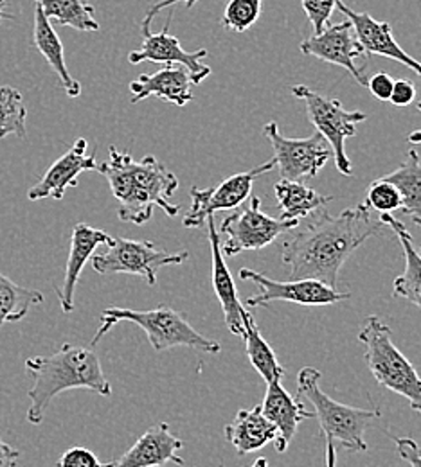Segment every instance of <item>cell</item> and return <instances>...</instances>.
<instances>
[{
  "label": "cell",
  "mask_w": 421,
  "mask_h": 467,
  "mask_svg": "<svg viewBox=\"0 0 421 467\" xmlns=\"http://www.w3.org/2000/svg\"><path fill=\"white\" fill-rule=\"evenodd\" d=\"M415 99H416V87H415L413 81H409V79L395 81L393 94H391V99H389L395 107H398V109L409 107Z\"/></svg>",
  "instance_id": "cell-36"
},
{
  "label": "cell",
  "mask_w": 421,
  "mask_h": 467,
  "mask_svg": "<svg viewBox=\"0 0 421 467\" xmlns=\"http://www.w3.org/2000/svg\"><path fill=\"white\" fill-rule=\"evenodd\" d=\"M274 168H276V161L272 159L248 171L229 176L215 187H209V189L191 187V192H189L191 209L185 213L182 225L185 229H200L205 225V220L209 216H215L220 211L238 209L250 198L254 180L272 171Z\"/></svg>",
  "instance_id": "cell-11"
},
{
  "label": "cell",
  "mask_w": 421,
  "mask_h": 467,
  "mask_svg": "<svg viewBox=\"0 0 421 467\" xmlns=\"http://www.w3.org/2000/svg\"><path fill=\"white\" fill-rule=\"evenodd\" d=\"M51 24L67 26L76 31H100L96 9L85 0H35Z\"/></svg>",
  "instance_id": "cell-28"
},
{
  "label": "cell",
  "mask_w": 421,
  "mask_h": 467,
  "mask_svg": "<svg viewBox=\"0 0 421 467\" xmlns=\"http://www.w3.org/2000/svg\"><path fill=\"white\" fill-rule=\"evenodd\" d=\"M393 87H395V79L385 72H378L367 78V88L378 101H389L393 94Z\"/></svg>",
  "instance_id": "cell-35"
},
{
  "label": "cell",
  "mask_w": 421,
  "mask_h": 467,
  "mask_svg": "<svg viewBox=\"0 0 421 467\" xmlns=\"http://www.w3.org/2000/svg\"><path fill=\"white\" fill-rule=\"evenodd\" d=\"M100 329L92 338V348L100 344V340L120 322H132L139 326L153 350L174 349V348H191L205 354H218L220 344L213 342L200 335L185 318V315L168 306H159L148 311L126 309V307H107L100 317Z\"/></svg>",
  "instance_id": "cell-4"
},
{
  "label": "cell",
  "mask_w": 421,
  "mask_h": 467,
  "mask_svg": "<svg viewBox=\"0 0 421 467\" xmlns=\"http://www.w3.org/2000/svg\"><path fill=\"white\" fill-rule=\"evenodd\" d=\"M26 370L35 381L27 392L31 400L27 420L35 426L42 424L51 401L65 390L85 389L103 398L112 396V387L103 372L98 354L87 348L65 344L49 356L27 358Z\"/></svg>",
  "instance_id": "cell-3"
},
{
  "label": "cell",
  "mask_w": 421,
  "mask_h": 467,
  "mask_svg": "<svg viewBox=\"0 0 421 467\" xmlns=\"http://www.w3.org/2000/svg\"><path fill=\"white\" fill-rule=\"evenodd\" d=\"M268 466V461H267V459H265V457H259V459H258V461H256V462H254V464H252V466H248V467H267ZM220 467H224V464H220Z\"/></svg>",
  "instance_id": "cell-43"
},
{
  "label": "cell",
  "mask_w": 421,
  "mask_h": 467,
  "mask_svg": "<svg viewBox=\"0 0 421 467\" xmlns=\"http://www.w3.org/2000/svg\"><path fill=\"white\" fill-rule=\"evenodd\" d=\"M177 2H184L189 9L191 7H195V4L198 2V0H161V2H157V4H153L150 9H148V13H146V16H144V20H142V24H152V20H153V16L157 15V13H161L164 7H170V5H175Z\"/></svg>",
  "instance_id": "cell-39"
},
{
  "label": "cell",
  "mask_w": 421,
  "mask_h": 467,
  "mask_svg": "<svg viewBox=\"0 0 421 467\" xmlns=\"http://www.w3.org/2000/svg\"><path fill=\"white\" fill-rule=\"evenodd\" d=\"M319 381L321 372L317 368L302 367L298 374V400H304L313 407L319 428L328 442H337L342 450L352 453H365L369 446L363 441V433L376 419H380V410L342 405L324 394Z\"/></svg>",
  "instance_id": "cell-5"
},
{
  "label": "cell",
  "mask_w": 421,
  "mask_h": 467,
  "mask_svg": "<svg viewBox=\"0 0 421 467\" xmlns=\"http://www.w3.org/2000/svg\"><path fill=\"white\" fill-rule=\"evenodd\" d=\"M337 464V451H335V444L326 441V467H335Z\"/></svg>",
  "instance_id": "cell-40"
},
{
  "label": "cell",
  "mask_w": 421,
  "mask_h": 467,
  "mask_svg": "<svg viewBox=\"0 0 421 467\" xmlns=\"http://www.w3.org/2000/svg\"><path fill=\"white\" fill-rule=\"evenodd\" d=\"M27 109L20 90L13 87H0V139L16 135L18 139L27 137L26 128Z\"/></svg>",
  "instance_id": "cell-30"
},
{
  "label": "cell",
  "mask_w": 421,
  "mask_h": 467,
  "mask_svg": "<svg viewBox=\"0 0 421 467\" xmlns=\"http://www.w3.org/2000/svg\"><path fill=\"white\" fill-rule=\"evenodd\" d=\"M385 229L373 220L371 209L361 203L332 216L324 207L311 213L306 222L292 229L283 243V263L290 268V281H319L330 288L339 283V272L350 255Z\"/></svg>",
  "instance_id": "cell-1"
},
{
  "label": "cell",
  "mask_w": 421,
  "mask_h": 467,
  "mask_svg": "<svg viewBox=\"0 0 421 467\" xmlns=\"http://www.w3.org/2000/svg\"><path fill=\"white\" fill-rule=\"evenodd\" d=\"M413 223H416V225H418V227H421V214H420V216H418V218H413ZM418 252H420V255H421V250H418Z\"/></svg>",
  "instance_id": "cell-44"
},
{
  "label": "cell",
  "mask_w": 421,
  "mask_h": 467,
  "mask_svg": "<svg viewBox=\"0 0 421 467\" xmlns=\"http://www.w3.org/2000/svg\"><path fill=\"white\" fill-rule=\"evenodd\" d=\"M395 446L402 461H405L411 467H421V450L416 441L409 437H396Z\"/></svg>",
  "instance_id": "cell-37"
},
{
  "label": "cell",
  "mask_w": 421,
  "mask_h": 467,
  "mask_svg": "<svg viewBox=\"0 0 421 467\" xmlns=\"http://www.w3.org/2000/svg\"><path fill=\"white\" fill-rule=\"evenodd\" d=\"M365 363L374 381L387 390L409 400L411 409L421 413V378L416 367L393 342V333L382 318L371 315L359 333Z\"/></svg>",
  "instance_id": "cell-6"
},
{
  "label": "cell",
  "mask_w": 421,
  "mask_h": 467,
  "mask_svg": "<svg viewBox=\"0 0 421 467\" xmlns=\"http://www.w3.org/2000/svg\"><path fill=\"white\" fill-rule=\"evenodd\" d=\"M418 110L421 112V101L418 103ZM407 140H409L411 144H421V128L420 130H416V131H413V133L407 137Z\"/></svg>",
  "instance_id": "cell-42"
},
{
  "label": "cell",
  "mask_w": 421,
  "mask_h": 467,
  "mask_svg": "<svg viewBox=\"0 0 421 467\" xmlns=\"http://www.w3.org/2000/svg\"><path fill=\"white\" fill-rule=\"evenodd\" d=\"M132 103H139L146 98L164 99L179 109L193 101L191 78L181 65H164L153 74H141L130 83Z\"/></svg>",
  "instance_id": "cell-21"
},
{
  "label": "cell",
  "mask_w": 421,
  "mask_h": 467,
  "mask_svg": "<svg viewBox=\"0 0 421 467\" xmlns=\"http://www.w3.org/2000/svg\"><path fill=\"white\" fill-rule=\"evenodd\" d=\"M301 53L306 57L321 59L324 63L346 68L359 85L367 87L365 68L355 65V59L365 58L367 55L362 49L361 42L357 40V35L350 20L328 26L321 35L306 38L301 44Z\"/></svg>",
  "instance_id": "cell-14"
},
{
  "label": "cell",
  "mask_w": 421,
  "mask_h": 467,
  "mask_svg": "<svg viewBox=\"0 0 421 467\" xmlns=\"http://www.w3.org/2000/svg\"><path fill=\"white\" fill-rule=\"evenodd\" d=\"M182 448L184 442L163 422L146 430L124 455L105 467H163L168 462L184 466Z\"/></svg>",
  "instance_id": "cell-17"
},
{
  "label": "cell",
  "mask_w": 421,
  "mask_h": 467,
  "mask_svg": "<svg viewBox=\"0 0 421 467\" xmlns=\"http://www.w3.org/2000/svg\"><path fill=\"white\" fill-rule=\"evenodd\" d=\"M337 9L348 16V20L353 26V31L357 35V40L361 42L362 49L365 55H376L384 58L395 59L411 70H415L421 78V63L413 58L400 47L396 38L393 36L391 26L387 22H378L369 13H359L348 7L342 0L337 2Z\"/></svg>",
  "instance_id": "cell-16"
},
{
  "label": "cell",
  "mask_w": 421,
  "mask_h": 467,
  "mask_svg": "<svg viewBox=\"0 0 421 467\" xmlns=\"http://www.w3.org/2000/svg\"><path fill=\"white\" fill-rule=\"evenodd\" d=\"M261 4L263 0H229L222 26L233 33H245L248 31L261 16Z\"/></svg>",
  "instance_id": "cell-31"
},
{
  "label": "cell",
  "mask_w": 421,
  "mask_h": 467,
  "mask_svg": "<svg viewBox=\"0 0 421 467\" xmlns=\"http://www.w3.org/2000/svg\"><path fill=\"white\" fill-rule=\"evenodd\" d=\"M380 222L385 227H391L393 233L398 235L402 248H404V255H405V270L400 277L395 279L393 285V296L395 298H405L409 302H413L415 306H418L421 309V255L418 248L415 246V241L411 237L409 231L405 229V225L393 218V214H382Z\"/></svg>",
  "instance_id": "cell-24"
},
{
  "label": "cell",
  "mask_w": 421,
  "mask_h": 467,
  "mask_svg": "<svg viewBox=\"0 0 421 467\" xmlns=\"http://www.w3.org/2000/svg\"><path fill=\"white\" fill-rule=\"evenodd\" d=\"M263 133L274 148V161L279 168L281 180L302 182L315 178L333 157L330 144L317 131L306 139H289L281 135L278 122L270 120L263 128Z\"/></svg>",
  "instance_id": "cell-10"
},
{
  "label": "cell",
  "mask_w": 421,
  "mask_h": 467,
  "mask_svg": "<svg viewBox=\"0 0 421 467\" xmlns=\"http://www.w3.org/2000/svg\"><path fill=\"white\" fill-rule=\"evenodd\" d=\"M42 302V292L24 288L0 274V329L9 322H20L31 307Z\"/></svg>",
  "instance_id": "cell-29"
},
{
  "label": "cell",
  "mask_w": 421,
  "mask_h": 467,
  "mask_svg": "<svg viewBox=\"0 0 421 467\" xmlns=\"http://www.w3.org/2000/svg\"><path fill=\"white\" fill-rule=\"evenodd\" d=\"M241 338L245 340V349H247V356H248L252 367L263 378V381L265 383L281 381V378L285 376V368L278 361L276 352L261 337L259 327L250 311H247L243 317V337Z\"/></svg>",
  "instance_id": "cell-26"
},
{
  "label": "cell",
  "mask_w": 421,
  "mask_h": 467,
  "mask_svg": "<svg viewBox=\"0 0 421 467\" xmlns=\"http://www.w3.org/2000/svg\"><path fill=\"white\" fill-rule=\"evenodd\" d=\"M7 7H9V0H0V24H2V20H13L15 18L13 13L7 11Z\"/></svg>",
  "instance_id": "cell-41"
},
{
  "label": "cell",
  "mask_w": 421,
  "mask_h": 467,
  "mask_svg": "<svg viewBox=\"0 0 421 467\" xmlns=\"http://www.w3.org/2000/svg\"><path fill=\"white\" fill-rule=\"evenodd\" d=\"M238 275L241 281H250L259 288V292L250 295L245 300V307H259L270 302H292L300 306H330L348 300L352 296L350 293L337 292L335 288H330L311 279L281 283L248 268H241Z\"/></svg>",
  "instance_id": "cell-12"
},
{
  "label": "cell",
  "mask_w": 421,
  "mask_h": 467,
  "mask_svg": "<svg viewBox=\"0 0 421 467\" xmlns=\"http://www.w3.org/2000/svg\"><path fill=\"white\" fill-rule=\"evenodd\" d=\"M274 192L281 209L279 220L283 222H301L302 218H308L311 213L333 202V196H324L302 182L279 180Z\"/></svg>",
  "instance_id": "cell-25"
},
{
  "label": "cell",
  "mask_w": 421,
  "mask_h": 467,
  "mask_svg": "<svg viewBox=\"0 0 421 467\" xmlns=\"http://www.w3.org/2000/svg\"><path fill=\"white\" fill-rule=\"evenodd\" d=\"M337 2L339 0H301L302 9L313 27V35H321L328 27Z\"/></svg>",
  "instance_id": "cell-33"
},
{
  "label": "cell",
  "mask_w": 421,
  "mask_h": 467,
  "mask_svg": "<svg viewBox=\"0 0 421 467\" xmlns=\"http://www.w3.org/2000/svg\"><path fill=\"white\" fill-rule=\"evenodd\" d=\"M207 233H209V243H211V257H213V288L222 304L226 326L227 329L237 335L243 337V317L247 313V307L241 304L238 296V288L233 281V275L226 265V255L222 254V243H220V233L216 229L215 216H209L205 220Z\"/></svg>",
  "instance_id": "cell-19"
},
{
  "label": "cell",
  "mask_w": 421,
  "mask_h": 467,
  "mask_svg": "<svg viewBox=\"0 0 421 467\" xmlns=\"http://www.w3.org/2000/svg\"><path fill=\"white\" fill-rule=\"evenodd\" d=\"M298 225L300 222L270 218L261 211V200L250 194V198L220 225V233L227 235L226 243L222 244V254L235 257L241 252L263 250L281 234L290 233Z\"/></svg>",
  "instance_id": "cell-9"
},
{
  "label": "cell",
  "mask_w": 421,
  "mask_h": 467,
  "mask_svg": "<svg viewBox=\"0 0 421 467\" xmlns=\"http://www.w3.org/2000/svg\"><path fill=\"white\" fill-rule=\"evenodd\" d=\"M87 139H78L72 148L42 176V180L29 189L27 198L31 202L44 198L63 200L67 189L78 185V176L85 171H98L96 155H87Z\"/></svg>",
  "instance_id": "cell-15"
},
{
  "label": "cell",
  "mask_w": 421,
  "mask_h": 467,
  "mask_svg": "<svg viewBox=\"0 0 421 467\" xmlns=\"http://www.w3.org/2000/svg\"><path fill=\"white\" fill-rule=\"evenodd\" d=\"M290 92L294 98L304 101L310 122L333 151L337 170L342 175H353L350 157L346 155V140L355 137L357 124L363 122L367 116L363 112L346 110L339 99H328L306 85H294Z\"/></svg>",
  "instance_id": "cell-7"
},
{
  "label": "cell",
  "mask_w": 421,
  "mask_h": 467,
  "mask_svg": "<svg viewBox=\"0 0 421 467\" xmlns=\"http://www.w3.org/2000/svg\"><path fill=\"white\" fill-rule=\"evenodd\" d=\"M224 433H226V441L235 446L240 457L250 451L261 450L263 446L278 439V430L263 415L261 405L250 410H240L233 419V422L227 424Z\"/></svg>",
  "instance_id": "cell-22"
},
{
  "label": "cell",
  "mask_w": 421,
  "mask_h": 467,
  "mask_svg": "<svg viewBox=\"0 0 421 467\" xmlns=\"http://www.w3.org/2000/svg\"><path fill=\"white\" fill-rule=\"evenodd\" d=\"M189 259L185 250L170 254L159 250L152 241H130L114 237L112 246L105 254L92 255V268L101 275L130 274L142 277L150 286L157 285V272L163 266L184 265Z\"/></svg>",
  "instance_id": "cell-8"
},
{
  "label": "cell",
  "mask_w": 421,
  "mask_h": 467,
  "mask_svg": "<svg viewBox=\"0 0 421 467\" xmlns=\"http://www.w3.org/2000/svg\"><path fill=\"white\" fill-rule=\"evenodd\" d=\"M33 44L38 49V53L47 59L51 68L55 70L57 78L60 79L61 88L67 92V96L78 98L81 94V85L70 76L67 63H65V53H63L60 36L57 35L53 24L46 18V15L38 4H35Z\"/></svg>",
  "instance_id": "cell-23"
},
{
  "label": "cell",
  "mask_w": 421,
  "mask_h": 467,
  "mask_svg": "<svg viewBox=\"0 0 421 467\" xmlns=\"http://www.w3.org/2000/svg\"><path fill=\"white\" fill-rule=\"evenodd\" d=\"M382 180L400 192L402 213L418 218L421 214V161L418 153L411 150L407 159L393 173L382 176Z\"/></svg>",
  "instance_id": "cell-27"
},
{
  "label": "cell",
  "mask_w": 421,
  "mask_h": 467,
  "mask_svg": "<svg viewBox=\"0 0 421 467\" xmlns=\"http://www.w3.org/2000/svg\"><path fill=\"white\" fill-rule=\"evenodd\" d=\"M58 467H105L87 448H70L61 455Z\"/></svg>",
  "instance_id": "cell-34"
},
{
  "label": "cell",
  "mask_w": 421,
  "mask_h": 467,
  "mask_svg": "<svg viewBox=\"0 0 421 467\" xmlns=\"http://www.w3.org/2000/svg\"><path fill=\"white\" fill-rule=\"evenodd\" d=\"M172 15L168 16V22L161 33H152V24H142V46L137 51H132L128 61L132 65L141 61H153L163 65H181L191 78V83L200 85L207 76H211V68L207 65H202V59L207 58L205 49H198L195 53L182 49L181 42L177 36L170 35L172 26Z\"/></svg>",
  "instance_id": "cell-13"
},
{
  "label": "cell",
  "mask_w": 421,
  "mask_h": 467,
  "mask_svg": "<svg viewBox=\"0 0 421 467\" xmlns=\"http://www.w3.org/2000/svg\"><path fill=\"white\" fill-rule=\"evenodd\" d=\"M114 237L105 231L94 229L87 223H78L72 231L70 237V252L67 259V268H65V277L61 286H57V295L60 298L61 309L63 313H70L74 309V292L79 281V275L87 265V261L92 257L96 248L100 244H109L112 246Z\"/></svg>",
  "instance_id": "cell-18"
},
{
  "label": "cell",
  "mask_w": 421,
  "mask_h": 467,
  "mask_svg": "<svg viewBox=\"0 0 421 467\" xmlns=\"http://www.w3.org/2000/svg\"><path fill=\"white\" fill-rule=\"evenodd\" d=\"M365 205L376 213L393 214L395 211H402V196L391 183L378 178L367 189Z\"/></svg>",
  "instance_id": "cell-32"
},
{
  "label": "cell",
  "mask_w": 421,
  "mask_h": 467,
  "mask_svg": "<svg viewBox=\"0 0 421 467\" xmlns=\"http://www.w3.org/2000/svg\"><path fill=\"white\" fill-rule=\"evenodd\" d=\"M263 415L276 426L278 439L274 441V448L278 453H285L298 433L302 420L313 419V411H306L301 401L292 398L281 385V381L267 383L265 401L261 405Z\"/></svg>",
  "instance_id": "cell-20"
},
{
  "label": "cell",
  "mask_w": 421,
  "mask_h": 467,
  "mask_svg": "<svg viewBox=\"0 0 421 467\" xmlns=\"http://www.w3.org/2000/svg\"><path fill=\"white\" fill-rule=\"evenodd\" d=\"M107 162L98 164V171L109 180L114 198L120 202L121 222L144 225L153 214V207L168 216H177L181 205L170 202L179 189V178L155 157L133 161L130 153L111 146Z\"/></svg>",
  "instance_id": "cell-2"
},
{
  "label": "cell",
  "mask_w": 421,
  "mask_h": 467,
  "mask_svg": "<svg viewBox=\"0 0 421 467\" xmlns=\"http://www.w3.org/2000/svg\"><path fill=\"white\" fill-rule=\"evenodd\" d=\"M18 461H20V451L11 448L0 437V467H16Z\"/></svg>",
  "instance_id": "cell-38"
}]
</instances>
